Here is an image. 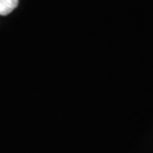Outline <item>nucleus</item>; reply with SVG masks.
I'll return each mask as SVG.
<instances>
[{
	"mask_svg": "<svg viewBox=\"0 0 153 153\" xmlns=\"http://www.w3.org/2000/svg\"><path fill=\"white\" fill-rule=\"evenodd\" d=\"M18 6V0H0V15H9Z\"/></svg>",
	"mask_w": 153,
	"mask_h": 153,
	"instance_id": "obj_1",
	"label": "nucleus"
}]
</instances>
